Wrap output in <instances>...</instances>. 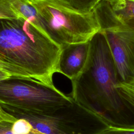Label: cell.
Here are the masks:
<instances>
[{
	"instance_id": "6da1fadb",
	"label": "cell",
	"mask_w": 134,
	"mask_h": 134,
	"mask_svg": "<svg viewBox=\"0 0 134 134\" xmlns=\"http://www.w3.org/2000/svg\"><path fill=\"white\" fill-rule=\"evenodd\" d=\"M86 64L72 80L71 97L108 126L134 129V106L118 91L115 64L102 32L90 40Z\"/></svg>"
},
{
	"instance_id": "7a4b0ae2",
	"label": "cell",
	"mask_w": 134,
	"mask_h": 134,
	"mask_svg": "<svg viewBox=\"0 0 134 134\" xmlns=\"http://www.w3.org/2000/svg\"><path fill=\"white\" fill-rule=\"evenodd\" d=\"M60 50L29 20L0 18V60L21 69L29 77L53 85Z\"/></svg>"
},
{
	"instance_id": "3957f363",
	"label": "cell",
	"mask_w": 134,
	"mask_h": 134,
	"mask_svg": "<svg viewBox=\"0 0 134 134\" xmlns=\"http://www.w3.org/2000/svg\"><path fill=\"white\" fill-rule=\"evenodd\" d=\"M13 117L26 120L39 134H97L108 126L98 116L72 101L48 112L31 111L0 104Z\"/></svg>"
},
{
	"instance_id": "277c9868",
	"label": "cell",
	"mask_w": 134,
	"mask_h": 134,
	"mask_svg": "<svg viewBox=\"0 0 134 134\" xmlns=\"http://www.w3.org/2000/svg\"><path fill=\"white\" fill-rule=\"evenodd\" d=\"M37 26L60 48L88 41L100 27L95 12L82 14L65 8L51 0H34Z\"/></svg>"
},
{
	"instance_id": "5b68a950",
	"label": "cell",
	"mask_w": 134,
	"mask_h": 134,
	"mask_svg": "<svg viewBox=\"0 0 134 134\" xmlns=\"http://www.w3.org/2000/svg\"><path fill=\"white\" fill-rule=\"evenodd\" d=\"M72 99L53 85L31 77L12 75L0 81V104L31 111L48 112Z\"/></svg>"
},
{
	"instance_id": "8992f818",
	"label": "cell",
	"mask_w": 134,
	"mask_h": 134,
	"mask_svg": "<svg viewBox=\"0 0 134 134\" xmlns=\"http://www.w3.org/2000/svg\"><path fill=\"white\" fill-rule=\"evenodd\" d=\"M94 12L114 60L118 83L132 81L134 80V30L117 18L106 0Z\"/></svg>"
},
{
	"instance_id": "52a82bcc",
	"label": "cell",
	"mask_w": 134,
	"mask_h": 134,
	"mask_svg": "<svg viewBox=\"0 0 134 134\" xmlns=\"http://www.w3.org/2000/svg\"><path fill=\"white\" fill-rule=\"evenodd\" d=\"M90 48V41L62 47L56 65V72L61 73L71 81L75 79L86 64Z\"/></svg>"
},
{
	"instance_id": "ba28073f",
	"label": "cell",
	"mask_w": 134,
	"mask_h": 134,
	"mask_svg": "<svg viewBox=\"0 0 134 134\" xmlns=\"http://www.w3.org/2000/svg\"><path fill=\"white\" fill-rule=\"evenodd\" d=\"M54 3L71 11L87 14L94 11L104 0H51Z\"/></svg>"
},
{
	"instance_id": "9c48e42d",
	"label": "cell",
	"mask_w": 134,
	"mask_h": 134,
	"mask_svg": "<svg viewBox=\"0 0 134 134\" xmlns=\"http://www.w3.org/2000/svg\"><path fill=\"white\" fill-rule=\"evenodd\" d=\"M34 0H0V18L21 17L20 12Z\"/></svg>"
},
{
	"instance_id": "30bf717a",
	"label": "cell",
	"mask_w": 134,
	"mask_h": 134,
	"mask_svg": "<svg viewBox=\"0 0 134 134\" xmlns=\"http://www.w3.org/2000/svg\"><path fill=\"white\" fill-rule=\"evenodd\" d=\"M107 1L115 15L120 21L134 19V0H109Z\"/></svg>"
},
{
	"instance_id": "8fae6325",
	"label": "cell",
	"mask_w": 134,
	"mask_h": 134,
	"mask_svg": "<svg viewBox=\"0 0 134 134\" xmlns=\"http://www.w3.org/2000/svg\"><path fill=\"white\" fill-rule=\"evenodd\" d=\"M116 87L122 96L134 106V80L127 83H118Z\"/></svg>"
},
{
	"instance_id": "7c38bea8",
	"label": "cell",
	"mask_w": 134,
	"mask_h": 134,
	"mask_svg": "<svg viewBox=\"0 0 134 134\" xmlns=\"http://www.w3.org/2000/svg\"><path fill=\"white\" fill-rule=\"evenodd\" d=\"M0 69L7 72L12 76L29 77L28 75L21 69L3 62L1 60H0Z\"/></svg>"
},
{
	"instance_id": "4fadbf2b",
	"label": "cell",
	"mask_w": 134,
	"mask_h": 134,
	"mask_svg": "<svg viewBox=\"0 0 134 134\" xmlns=\"http://www.w3.org/2000/svg\"><path fill=\"white\" fill-rule=\"evenodd\" d=\"M97 134H134V129H124L107 127Z\"/></svg>"
},
{
	"instance_id": "5bb4252c",
	"label": "cell",
	"mask_w": 134,
	"mask_h": 134,
	"mask_svg": "<svg viewBox=\"0 0 134 134\" xmlns=\"http://www.w3.org/2000/svg\"><path fill=\"white\" fill-rule=\"evenodd\" d=\"M10 76L12 75L9 73L0 69V81L7 79Z\"/></svg>"
},
{
	"instance_id": "9a60e30c",
	"label": "cell",
	"mask_w": 134,
	"mask_h": 134,
	"mask_svg": "<svg viewBox=\"0 0 134 134\" xmlns=\"http://www.w3.org/2000/svg\"><path fill=\"white\" fill-rule=\"evenodd\" d=\"M122 22L128 27L134 30V19L125 20V21H123Z\"/></svg>"
},
{
	"instance_id": "2e32d148",
	"label": "cell",
	"mask_w": 134,
	"mask_h": 134,
	"mask_svg": "<svg viewBox=\"0 0 134 134\" xmlns=\"http://www.w3.org/2000/svg\"><path fill=\"white\" fill-rule=\"evenodd\" d=\"M8 116V114L3 110L0 106V119L5 118Z\"/></svg>"
},
{
	"instance_id": "e0dca14e",
	"label": "cell",
	"mask_w": 134,
	"mask_h": 134,
	"mask_svg": "<svg viewBox=\"0 0 134 134\" xmlns=\"http://www.w3.org/2000/svg\"><path fill=\"white\" fill-rule=\"evenodd\" d=\"M106 1H109V0H106Z\"/></svg>"
}]
</instances>
